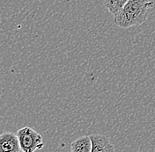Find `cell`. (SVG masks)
<instances>
[{
  "mask_svg": "<svg viewBox=\"0 0 155 152\" xmlns=\"http://www.w3.org/2000/svg\"><path fill=\"white\" fill-rule=\"evenodd\" d=\"M154 5L150 0H129L119 12L115 15L114 22L122 28L142 25L148 17L149 10Z\"/></svg>",
  "mask_w": 155,
  "mask_h": 152,
  "instance_id": "6da1fadb",
  "label": "cell"
},
{
  "mask_svg": "<svg viewBox=\"0 0 155 152\" xmlns=\"http://www.w3.org/2000/svg\"><path fill=\"white\" fill-rule=\"evenodd\" d=\"M17 135L19 137L21 151L34 152L42 149L43 147L42 136L37 131L29 127L19 129Z\"/></svg>",
  "mask_w": 155,
  "mask_h": 152,
  "instance_id": "7a4b0ae2",
  "label": "cell"
},
{
  "mask_svg": "<svg viewBox=\"0 0 155 152\" xmlns=\"http://www.w3.org/2000/svg\"><path fill=\"white\" fill-rule=\"evenodd\" d=\"M21 151L17 134L5 132L0 136V152Z\"/></svg>",
  "mask_w": 155,
  "mask_h": 152,
  "instance_id": "3957f363",
  "label": "cell"
},
{
  "mask_svg": "<svg viewBox=\"0 0 155 152\" xmlns=\"http://www.w3.org/2000/svg\"><path fill=\"white\" fill-rule=\"evenodd\" d=\"M92 141V152L115 151V147L110 143L108 137L103 134L90 135Z\"/></svg>",
  "mask_w": 155,
  "mask_h": 152,
  "instance_id": "277c9868",
  "label": "cell"
},
{
  "mask_svg": "<svg viewBox=\"0 0 155 152\" xmlns=\"http://www.w3.org/2000/svg\"><path fill=\"white\" fill-rule=\"evenodd\" d=\"M71 150L72 152H91L92 141L90 135L81 136L73 141L71 144Z\"/></svg>",
  "mask_w": 155,
  "mask_h": 152,
  "instance_id": "5b68a950",
  "label": "cell"
},
{
  "mask_svg": "<svg viewBox=\"0 0 155 152\" xmlns=\"http://www.w3.org/2000/svg\"><path fill=\"white\" fill-rule=\"evenodd\" d=\"M129 0H104V5L112 14L116 15L126 5Z\"/></svg>",
  "mask_w": 155,
  "mask_h": 152,
  "instance_id": "8992f818",
  "label": "cell"
}]
</instances>
